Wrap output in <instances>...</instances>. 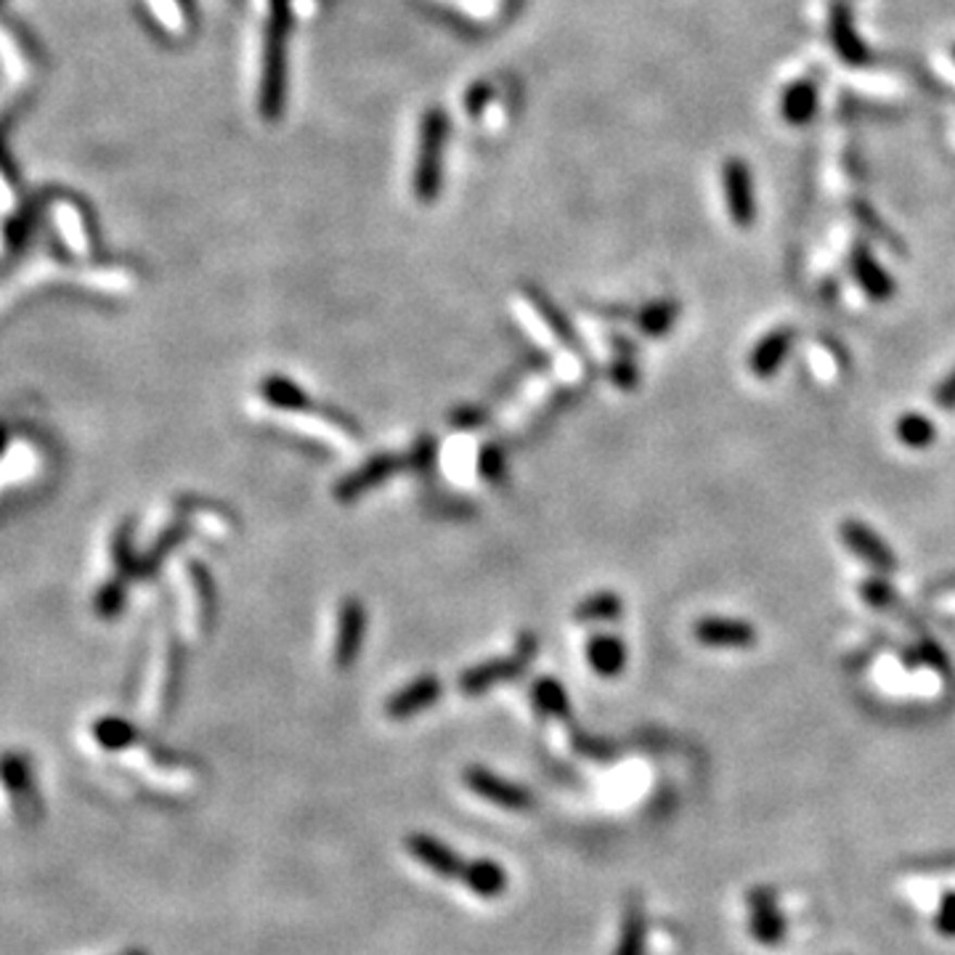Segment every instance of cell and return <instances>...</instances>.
Returning a JSON list of instances; mask_svg holds the SVG:
<instances>
[{
	"instance_id": "6da1fadb",
	"label": "cell",
	"mask_w": 955,
	"mask_h": 955,
	"mask_svg": "<svg viewBox=\"0 0 955 955\" xmlns=\"http://www.w3.org/2000/svg\"><path fill=\"white\" fill-rule=\"evenodd\" d=\"M287 33H290V0H272L261 72V114L266 120L279 117L285 104Z\"/></svg>"
},
{
	"instance_id": "7a4b0ae2",
	"label": "cell",
	"mask_w": 955,
	"mask_h": 955,
	"mask_svg": "<svg viewBox=\"0 0 955 955\" xmlns=\"http://www.w3.org/2000/svg\"><path fill=\"white\" fill-rule=\"evenodd\" d=\"M449 120L441 110L425 112L423 134H419V154L414 167V194L419 202H432L441 189V160L447 143Z\"/></svg>"
},
{
	"instance_id": "3957f363",
	"label": "cell",
	"mask_w": 955,
	"mask_h": 955,
	"mask_svg": "<svg viewBox=\"0 0 955 955\" xmlns=\"http://www.w3.org/2000/svg\"><path fill=\"white\" fill-rule=\"evenodd\" d=\"M749 929L759 945H778L786 937L789 921L778 908V894L772 887H754L749 892Z\"/></svg>"
},
{
	"instance_id": "277c9868",
	"label": "cell",
	"mask_w": 955,
	"mask_h": 955,
	"mask_svg": "<svg viewBox=\"0 0 955 955\" xmlns=\"http://www.w3.org/2000/svg\"><path fill=\"white\" fill-rule=\"evenodd\" d=\"M839 533H842V542L860 557L865 566L874 568L876 574L887 576L897 570L900 566L897 555H894L892 546H889L870 526L860 524V520H844Z\"/></svg>"
},
{
	"instance_id": "5b68a950",
	"label": "cell",
	"mask_w": 955,
	"mask_h": 955,
	"mask_svg": "<svg viewBox=\"0 0 955 955\" xmlns=\"http://www.w3.org/2000/svg\"><path fill=\"white\" fill-rule=\"evenodd\" d=\"M465 783L473 794H478L480 799H486V802L497 804V807L502 809L526 813V809H531L533 804V796L528 794L526 789L510 783V780L500 778V775L483 770V767H470V770L465 772Z\"/></svg>"
},
{
	"instance_id": "8992f818",
	"label": "cell",
	"mask_w": 955,
	"mask_h": 955,
	"mask_svg": "<svg viewBox=\"0 0 955 955\" xmlns=\"http://www.w3.org/2000/svg\"><path fill=\"white\" fill-rule=\"evenodd\" d=\"M406 852L419 865H425L430 874H436L438 879L462 881L467 860H462L452 846L443 844L441 839L430 837V833H412V837H406Z\"/></svg>"
},
{
	"instance_id": "52a82bcc",
	"label": "cell",
	"mask_w": 955,
	"mask_h": 955,
	"mask_svg": "<svg viewBox=\"0 0 955 955\" xmlns=\"http://www.w3.org/2000/svg\"><path fill=\"white\" fill-rule=\"evenodd\" d=\"M725 197H728V210L732 224L738 226H751L756 218V197H754V181H751V171L743 160L732 158L725 162Z\"/></svg>"
},
{
	"instance_id": "ba28073f",
	"label": "cell",
	"mask_w": 955,
	"mask_h": 955,
	"mask_svg": "<svg viewBox=\"0 0 955 955\" xmlns=\"http://www.w3.org/2000/svg\"><path fill=\"white\" fill-rule=\"evenodd\" d=\"M695 640L701 645L708 648H754L756 645V629L749 621H738V618H701L693 627Z\"/></svg>"
},
{
	"instance_id": "9c48e42d",
	"label": "cell",
	"mask_w": 955,
	"mask_h": 955,
	"mask_svg": "<svg viewBox=\"0 0 955 955\" xmlns=\"http://www.w3.org/2000/svg\"><path fill=\"white\" fill-rule=\"evenodd\" d=\"M794 340H796L794 327H778L772 329L770 335H765V338L756 342L754 351H751V362H749L751 372H754L759 380L772 377L775 372L783 366L786 356H789L791 348H794Z\"/></svg>"
},
{
	"instance_id": "30bf717a",
	"label": "cell",
	"mask_w": 955,
	"mask_h": 955,
	"mask_svg": "<svg viewBox=\"0 0 955 955\" xmlns=\"http://www.w3.org/2000/svg\"><path fill=\"white\" fill-rule=\"evenodd\" d=\"M850 266L852 274H855L857 285L863 287L865 296L870 300H876V303H887V300H892L894 290H897V287H894V279L881 268V263L876 261L874 252H868V248L857 244V248L852 250Z\"/></svg>"
},
{
	"instance_id": "8fae6325",
	"label": "cell",
	"mask_w": 955,
	"mask_h": 955,
	"mask_svg": "<svg viewBox=\"0 0 955 955\" xmlns=\"http://www.w3.org/2000/svg\"><path fill=\"white\" fill-rule=\"evenodd\" d=\"M0 783H3L5 794L11 799V807H14L16 818L29 822V809L38 813V807L33 804V778H29L27 762L20 756H3L0 759Z\"/></svg>"
},
{
	"instance_id": "7c38bea8",
	"label": "cell",
	"mask_w": 955,
	"mask_h": 955,
	"mask_svg": "<svg viewBox=\"0 0 955 955\" xmlns=\"http://www.w3.org/2000/svg\"><path fill=\"white\" fill-rule=\"evenodd\" d=\"M648 951V916L640 894H629L621 913V929L614 955H645Z\"/></svg>"
},
{
	"instance_id": "4fadbf2b",
	"label": "cell",
	"mask_w": 955,
	"mask_h": 955,
	"mask_svg": "<svg viewBox=\"0 0 955 955\" xmlns=\"http://www.w3.org/2000/svg\"><path fill=\"white\" fill-rule=\"evenodd\" d=\"M462 884L470 889L476 897L497 900L507 892L510 879H507V870H504L497 860L476 857V860H467L465 874H462Z\"/></svg>"
},
{
	"instance_id": "5bb4252c",
	"label": "cell",
	"mask_w": 955,
	"mask_h": 955,
	"mask_svg": "<svg viewBox=\"0 0 955 955\" xmlns=\"http://www.w3.org/2000/svg\"><path fill=\"white\" fill-rule=\"evenodd\" d=\"M276 419L290 428H296L305 436H314L322 438L324 443H329L332 449H351L353 447V436L348 430H342L340 425L329 423V419L318 417V414H303V412H276Z\"/></svg>"
},
{
	"instance_id": "9a60e30c",
	"label": "cell",
	"mask_w": 955,
	"mask_h": 955,
	"mask_svg": "<svg viewBox=\"0 0 955 955\" xmlns=\"http://www.w3.org/2000/svg\"><path fill=\"white\" fill-rule=\"evenodd\" d=\"M831 40L839 56L846 59L850 64H863L868 59V51H865L863 40L857 38L855 24H852V11L846 9L842 0H837L831 9Z\"/></svg>"
},
{
	"instance_id": "2e32d148",
	"label": "cell",
	"mask_w": 955,
	"mask_h": 955,
	"mask_svg": "<svg viewBox=\"0 0 955 955\" xmlns=\"http://www.w3.org/2000/svg\"><path fill=\"white\" fill-rule=\"evenodd\" d=\"M815 110H818V86L809 80H796L786 88L780 96V114H783L786 123L791 125H804L813 120Z\"/></svg>"
},
{
	"instance_id": "e0dca14e",
	"label": "cell",
	"mask_w": 955,
	"mask_h": 955,
	"mask_svg": "<svg viewBox=\"0 0 955 955\" xmlns=\"http://www.w3.org/2000/svg\"><path fill=\"white\" fill-rule=\"evenodd\" d=\"M587 656H590V664L594 671H600L603 677H614L618 671L624 669V661H627V648L618 637H608V634H600L594 637L587 648Z\"/></svg>"
},
{
	"instance_id": "ac0fdd59",
	"label": "cell",
	"mask_w": 955,
	"mask_h": 955,
	"mask_svg": "<svg viewBox=\"0 0 955 955\" xmlns=\"http://www.w3.org/2000/svg\"><path fill=\"white\" fill-rule=\"evenodd\" d=\"M438 695V682L428 677V680H419L414 682L412 688L401 690L393 701L388 704V714L390 717H410V714L419 712V708L430 706L432 699Z\"/></svg>"
},
{
	"instance_id": "d6986e66",
	"label": "cell",
	"mask_w": 955,
	"mask_h": 955,
	"mask_svg": "<svg viewBox=\"0 0 955 955\" xmlns=\"http://www.w3.org/2000/svg\"><path fill=\"white\" fill-rule=\"evenodd\" d=\"M897 432L900 443H905L908 449H929L937 441V428L927 414L908 412L897 419Z\"/></svg>"
},
{
	"instance_id": "ffe728a7",
	"label": "cell",
	"mask_w": 955,
	"mask_h": 955,
	"mask_svg": "<svg viewBox=\"0 0 955 955\" xmlns=\"http://www.w3.org/2000/svg\"><path fill=\"white\" fill-rule=\"evenodd\" d=\"M677 316H680V303L677 300H658V303H651L645 311H642L637 324L645 335L651 338H661V335L669 332L675 327Z\"/></svg>"
},
{
	"instance_id": "44dd1931",
	"label": "cell",
	"mask_w": 955,
	"mask_h": 955,
	"mask_svg": "<svg viewBox=\"0 0 955 955\" xmlns=\"http://www.w3.org/2000/svg\"><path fill=\"white\" fill-rule=\"evenodd\" d=\"M513 309H515V314H518L520 324H524V327H526V332L531 335V338L537 340L539 345H542V348H550V351L557 345V335H555V329H550V324H546V318H544L542 314H539V311L533 309V305L528 303V300H524V298H515Z\"/></svg>"
},
{
	"instance_id": "7402d4cb",
	"label": "cell",
	"mask_w": 955,
	"mask_h": 955,
	"mask_svg": "<svg viewBox=\"0 0 955 955\" xmlns=\"http://www.w3.org/2000/svg\"><path fill=\"white\" fill-rule=\"evenodd\" d=\"M35 467V454L29 452L24 443H14L11 449V456L5 465H0V486L9 483V480H20L24 476H29Z\"/></svg>"
},
{
	"instance_id": "603a6c76",
	"label": "cell",
	"mask_w": 955,
	"mask_h": 955,
	"mask_svg": "<svg viewBox=\"0 0 955 955\" xmlns=\"http://www.w3.org/2000/svg\"><path fill=\"white\" fill-rule=\"evenodd\" d=\"M621 614V600L616 594L603 592L594 594V598L581 603L579 608V621H594V618H618Z\"/></svg>"
},
{
	"instance_id": "cb8c5ba5",
	"label": "cell",
	"mask_w": 955,
	"mask_h": 955,
	"mask_svg": "<svg viewBox=\"0 0 955 955\" xmlns=\"http://www.w3.org/2000/svg\"><path fill=\"white\" fill-rule=\"evenodd\" d=\"M345 624L348 627L342 629V648L338 651V656H340L338 661H342V664H348V661H351L353 651H356V645H359V632H362V614H359L356 605H348Z\"/></svg>"
},
{
	"instance_id": "d4e9b609",
	"label": "cell",
	"mask_w": 955,
	"mask_h": 955,
	"mask_svg": "<svg viewBox=\"0 0 955 955\" xmlns=\"http://www.w3.org/2000/svg\"><path fill=\"white\" fill-rule=\"evenodd\" d=\"M934 929L945 940H955V892L942 894L940 905H937Z\"/></svg>"
},
{
	"instance_id": "484cf974",
	"label": "cell",
	"mask_w": 955,
	"mask_h": 955,
	"mask_svg": "<svg viewBox=\"0 0 955 955\" xmlns=\"http://www.w3.org/2000/svg\"><path fill=\"white\" fill-rule=\"evenodd\" d=\"M860 594H863L865 603L874 605V608H887V605H892V603H894V590H892V585H889V581H884V579H868V581H863Z\"/></svg>"
},
{
	"instance_id": "4316f807",
	"label": "cell",
	"mask_w": 955,
	"mask_h": 955,
	"mask_svg": "<svg viewBox=\"0 0 955 955\" xmlns=\"http://www.w3.org/2000/svg\"><path fill=\"white\" fill-rule=\"evenodd\" d=\"M537 699H539V704H542L546 712H552V714H563L566 712V695H563V690H561V684L557 682H542L537 688Z\"/></svg>"
},
{
	"instance_id": "83f0119b",
	"label": "cell",
	"mask_w": 955,
	"mask_h": 955,
	"mask_svg": "<svg viewBox=\"0 0 955 955\" xmlns=\"http://www.w3.org/2000/svg\"><path fill=\"white\" fill-rule=\"evenodd\" d=\"M152 5H154V11L160 14V20L165 22L167 27H173V29L184 27V16H181V11H178L176 0H152Z\"/></svg>"
},
{
	"instance_id": "f1b7e54d",
	"label": "cell",
	"mask_w": 955,
	"mask_h": 955,
	"mask_svg": "<svg viewBox=\"0 0 955 955\" xmlns=\"http://www.w3.org/2000/svg\"><path fill=\"white\" fill-rule=\"evenodd\" d=\"M934 401L940 410H955V369L942 380V386L934 390Z\"/></svg>"
},
{
	"instance_id": "f546056e",
	"label": "cell",
	"mask_w": 955,
	"mask_h": 955,
	"mask_svg": "<svg viewBox=\"0 0 955 955\" xmlns=\"http://www.w3.org/2000/svg\"><path fill=\"white\" fill-rule=\"evenodd\" d=\"M491 99V88L489 86H478V88H473L470 93L465 96V110H470L473 114H478L480 110H483L486 106V101Z\"/></svg>"
},
{
	"instance_id": "4dcf8cb0",
	"label": "cell",
	"mask_w": 955,
	"mask_h": 955,
	"mask_svg": "<svg viewBox=\"0 0 955 955\" xmlns=\"http://www.w3.org/2000/svg\"><path fill=\"white\" fill-rule=\"evenodd\" d=\"M120 955H149V953L141 951V947H134V951H125V953H120Z\"/></svg>"
},
{
	"instance_id": "1f68e13d",
	"label": "cell",
	"mask_w": 955,
	"mask_h": 955,
	"mask_svg": "<svg viewBox=\"0 0 955 955\" xmlns=\"http://www.w3.org/2000/svg\"><path fill=\"white\" fill-rule=\"evenodd\" d=\"M953 56H955V48H953Z\"/></svg>"
}]
</instances>
